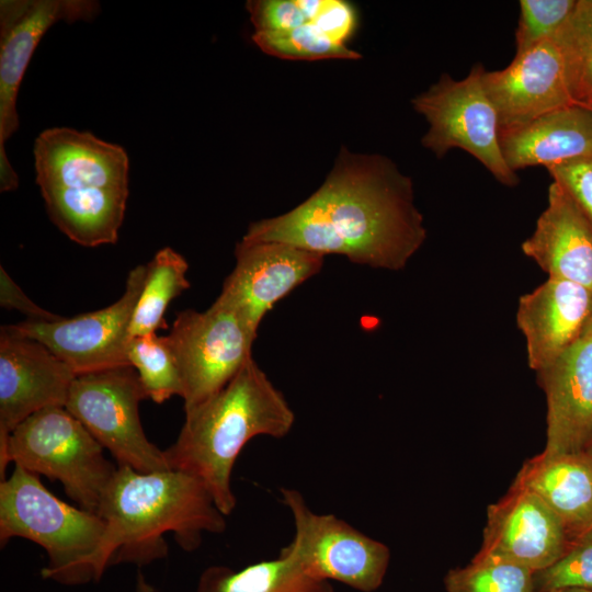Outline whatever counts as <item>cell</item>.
Wrapping results in <instances>:
<instances>
[{
  "mask_svg": "<svg viewBox=\"0 0 592 592\" xmlns=\"http://www.w3.org/2000/svg\"><path fill=\"white\" fill-rule=\"evenodd\" d=\"M549 592H592L590 590L580 589V588H563V589H557Z\"/></svg>",
  "mask_w": 592,
  "mask_h": 592,
  "instance_id": "cell-36",
  "label": "cell"
},
{
  "mask_svg": "<svg viewBox=\"0 0 592 592\" xmlns=\"http://www.w3.org/2000/svg\"><path fill=\"white\" fill-rule=\"evenodd\" d=\"M535 592L563 588L592 591V540L571 542L565 554L550 566L533 573Z\"/></svg>",
  "mask_w": 592,
  "mask_h": 592,
  "instance_id": "cell-30",
  "label": "cell"
},
{
  "mask_svg": "<svg viewBox=\"0 0 592 592\" xmlns=\"http://www.w3.org/2000/svg\"><path fill=\"white\" fill-rule=\"evenodd\" d=\"M554 39L563 57L573 103L592 107V0H578Z\"/></svg>",
  "mask_w": 592,
  "mask_h": 592,
  "instance_id": "cell-25",
  "label": "cell"
},
{
  "mask_svg": "<svg viewBox=\"0 0 592 592\" xmlns=\"http://www.w3.org/2000/svg\"><path fill=\"white\" fill-rule=\"evenodd\" d=\"M533 571L516 563L476 555L464 568L449 570L446 592H535Z\"/></svg>",
  "mask_w": 592,
  "mask_h": 592,
  "instance_id": "cell-27",
  "label": "cell"
},
{
  "mask_svg": "<svg viewBox=\"0 0 592 592\" xmlns=\"http://www.w3.org/2000/svg\"><path fill=\"white\" fill-rule=\"evenodd\" d=\"M246 9L258 33L283 32L308 23L297 0H251Z\"/></svg>",
  "mask_w": 592,
  "mask_h": 592,
  "instance_id": "cell-32",
  "label": "cell"
},
{
  "mask_svg": "<svg viewBox=\"0 0 592 592\" xmlns=\"http://www.w3.org/2000/svg\"><path fill=\"white\" fill-rule=\"evenodd\" d=\"M104 532L99 514L60 500L20 466L0 481L1 546L21 537L44 548V579L67 585L99 581L105 570L100 558Z\"/></svg>",
  "mask_w": 592,
  "mask_h": 592,
  "instance_id": "cell-4",
  "label": "cell"
},
{
  "mask_svg": "<svg viewBox=\"0 0 592 592\" xmlns=\"http://www.w3.org/2000/svg\"><path fill=\"white\" fill-rule=\"evenodd\" d=\"M588 456H590L592 458V437L590 439L589 443L587 444V446L584 447V451H583Z\"/></svg>",
  "mask_w": 592,
  "mask_h": 592,
  "instance_id": "cell-38",
  "label": "cell"
},
{
  "mask_svg": "<svg viewBox=\"0 0 592 592\" xmlns=\"http://www.w3.org/2000/svg\"><path fill=\"white\" fill-rule=\"evenodd\" d=\"M145 275L146 265L133 267L119 299L105 308L72 318L26 319L13 327L47 346L76 375L129 365V326Z\"/></svg>",
  "mask_w": 592,
  "mask_h": 592,
  "instance_id": "cell-11",
  "label": "cell"
},
{
  "mask_svg": "<svg viewBox=\"0 0 592 592\" xmlns=\"http://www.w3.org/2000/svg\"><path fill=\"white\" fill-rule=\"evenodd\" d=\"M33 152L41 193L57 189L128 190L125 149L89 132L47 128L35 139Z\"/></svg>",
  "mask_w": 592,
  "mask_h": 592,
  "instance_id": "cell-16",
  "label": "cell"
},
{
  "mask_svg": "<svg viewBox=\"0 0 592 592\" xmlns=\"http://www.w3.org/2000/svg\"><path fill=\"white\" fill-rule=\"evenodd\" d=\"M574 202L592 227V156L577 158L546 168Z\"/></svg>",
  "mask_w": 592,
  "mask_h": 592,
  "instance_id": "cell-31",
  "label": "cell"
},
{
  "mask_svg": "<svg viewBox=\"0 0 592 592\" xmlns=\"http://www.w3.org/2000/svg\"><path fill=\"white\" fill-rule=\"evenodd\" d=\"M521 248L548 277L592 291V227L557 183L549 185L547 207Z\"/></svg>",
  "mask_w": 592,
  "mask_h": 592,
  "instance_id": "cell-19",
  "label": "cell"
},
{
  "mask_svg": "<svg viewBox=\"0 0 592 592\" xmlns=\"http://www.w3.org/2000/svg\"><path fill=\"white\" fill-rule=\"evenodd\" d=\"M294 422L286 398L252 357L221 390L185 413L164 456L170 469L200 479L228 516L237 504L231 475L243 447L257 436L282 439Z\"/></svg>",
  "mask_w": 592,
  "mask_h": 592,
  "instance_id": "cell-3",
  "label": "cell"
},
{
  "mask_svg": "<svg viewBox=\"0 0 592 592\" xmlns=\"http://www.w3.org/2000/svg\"><path fill=\"white\" fill-rule=\"evenodd\" d=\"M578 0H521L515 56L554 38L573 13Z\"/></svg>",
  "mask_w": 592,
  "mask_h": 592,
  "instance_id": "cell-29",
  "label": "cell"
},
{
  "mask_svg": "<svg viewBox=\"0 0 592 592\" xmlns=\"http://www.w3.org/2000/svg\"><path fill=\"white\" fill-rule=\"evenodd\" d=\"M41 194L49 219L71 241L88 248L117 241L129 190L57 189Z\"/></svg>",
  "mask_w": 592,
  "mask_h": 592,
  "instance_id": "cell-22",
  "label": "cell"
},
{
  "mask_svg": "<svg viewBox=\"0 0 592 592\" xmlns=\"http://www.w3.org/2000/svg\"><path fill=\"white\" fill-rule=\"evenodd\" d=\"M513 483L536 493L562 521L570 540L592 524V458L584 452L527 459Z\"/></svg>",
  "mask_w": 592,
  "mask_h": 592,
  "instance_id": "cell-21",
  "label": "cell"
},
{
  "mask_svg": "<svg viewBox=\"0 0 592 592\" xmlns=\"http://www.w3.org/2000/svg\"><path fill=\"white\" fill-rule=\"evenodd\" d=\"M167 338L187 413L221 390L252 358L257 333L234 309L215 300L204 311H179Z\"/></svg>",
  "mask_w": 592,
  "mask_h": 592,
  "instance_id": "cell-9",
  "label": "cell"
},
{
  "mask_svg": "<svg viewBox=\"0 0 592 592\" xmlns=\"http://www.w3.org/2000/svg\"><path fill=\"white\" fill-rule=\"evenodd\" d=\"M309 23L337 44L346 45L355 32L357 14L355 8L343 0H322L317 15Z\"/></svg>",
  "mask_w": 592,
  "mask_h": 592,
  "instance_id": "cell-33",
  "label": "cell"
},
{
  "mask_svg": "<svg viewBox=\"0 0 592 592\" xmlns=\"http://www.w3.org/2000/svg\"><path fill=\"white\" fill-rule=\"evenodd\" d=\"M592 315V291L548 277L522 295L516 325L525 339L528 366L538 372L578 341Z\"/></svg>",
  "mask_w": 592,
  "mask_h": 592,
  "instance_id": "cell-17",
  "label": "cell"
},
{
  "mask_svg": "<svg viewBox=\"0 0 592 592\" xmlns=\"http://www.w3.org/2000/svg\"><path fill=\"white\" fill-rule=\"evenodd\" d=\"M537 373L547 401L545 452L580 453L592 437V333Z\"/></svg>",
  "mask_w": 592,
  "mask_h": 592,
  "instance_id": "cell-18",
  "label": "cell"
},
{
  "mask_svg": "<svg viewBox=\"0 0 592 592\" xmlns=\"http://www.w3.org/2000/svg\"><path fill=\"white\" fill-rule=\"evenodd\" d=\"M584 333H592V315H591V318H590V320H589V323H588V326H587V328H585Z\"/></svg>",
  "mask_w": 592,
  "mask_h": 592,
  "instance_id": "cell-39",
  "label": "cell"
},
{
  "mask_svg": "<svg viewBox=\"0 0 592 592\" xmlns=\"http://www.w3.org/2000/svg\"><path fill=\"white\" fill-rule=\"evenodd\" d=\"M146 398L137 372L124 365L77 375L65 407L117 466L141 473L167 470L164 451L148 440L140 422L139 405Z\"/></svg>",
  "mask_w": 592,
  "mask_h": 592,
  "instance_id": "cell-8",
  "label": "cell"
},
{
  "mask_svg": "<svg viewBox=\"0 0 592 592\" xmlns=\"http://www.w3.org/2000/svg\"><path fill=\"white\" fill-rule=\"evenodd\" d=\"M96 514L105 523L100 553L104 569L164 558L167 533L191 553L201 546L204 534H221L227 527V516L204 483L174 469L141 473L118 466Z\"/></svg>",
  "mask_w": 592,
  "mask_h": 592,
  "instance_id": "cell-2",
  "label": "cell"
},
{
  "mask_svg": "<svg viewBox=\"0 0 592 592\" xmlns=\"http://www.w3.org/2000/svg\"><path fill=\"white\" fill-rule=\"evenodd\" d=\"M101 11L94 0L0 1V190L14 191L19 177L11 166L5 141L19 128L16 98L34 50L56 23L90 22Z\"/></svg>",
  "mask_w": 592,
  "mask_h": 592,
  "instance_id": "cell-10",
  "label": "cell"
},
{
  "mask_svg": "<svg viewBox=\"0 0 592 592\" xmlns=\"http://www.w3.org/2000/svg\"><path fill=\"white\" fill-rule=\"evenodd\" d=\"M196 592H334L331 582L305 573L291 558L280 554L232 569L212 566L200 576Z\"/></svg>",
  "mask_w": 592,
  "mask_h": 592,
  "instance_id": "cell-23",
  "label": "cell"
},
{
  "mask_svg": "<svg viewBox=\"0 0 592 592\" xmlns=\"http://www.w3.org/2000/svg\"><path fill=\"white\" fill-rule=\"evenodd\" d=\"M576 540H592V524L591 526ZM574 542V540H573Z\"/></svg>",
  "mask_w": 592,
  "mask_h": 592,
  "instance_id": "cell-37",
  "label": "cell"
},
{
  "mask_svg": "<svg viewBox=\"0 0 592 592\" xmlns=\"http://www.w3.org/2000/svg\"><path fill=\"white\" fill-rule=\"evenodd\" d=\"M252 41L265 54L282 59L321 60L362 57L346 45L329 39L311 23L283 32H254Z\"/></svg>",
  "mask_w": 592,
  "mask_h": 592,
  "instance_id": "cell-28",
  "label": "cell"
},
{
  "mask_svg": "<svg viewBox=\"0 0 592 592\" xmlns=\"http://www.w3.org/2000/svg\"><path fill=\"white\" fill-rule=\"evenodd\" d=\"M294 536L280 554L291 558L308 576L337 581L360 592H374L383 583L389 548L334 514L312 511L296 489L282 488Z\"/></svg>",
  "mask_w": 592,
  "mask_h": 592,
  "instance_id": "cell-7",
  "label": "cell"
},
{
  "mask_svg": "<svg viewBox=\"0 0 592 592\" xmlns=\"http://www.w3.org/2000/svg\"><path fill=\"white\" fill-rule=\"evenodd\" d=\"M500 145L514 172L592 156V107L571 104L547 113L500 133Z\"/></svg>",
  "mask_w": 592,
  "mask_h": 592,
  "instance_id": "cell-20",
  "label": "cell"
},
{
  "mask_svg": "<svg viewBox=\"0 0 592 592\" xmlns=\"http://www.w3.org/2000/svg\"><path fill=\"white\" fill-rule=\"evenodd\" d=\"M127 361L153 402L162 403L173 396H182L178 365L167 335L153 333L130 338Z\"/></svg>",
  "mask_w": 592,
  "mask_h": 592,
  "instance_id": "cell-26",
  "label": "cell"
},
{
  "mask_svg": "<svg viewBox=\"0 0 592 592\" xmlns=\"http://www.w3.org/2000/svg\"><path fill=\"white\" fill-rule=\"evenodd\" d=\"M75 372L43 343L13 325L0 331V442L25 419L65 407Z\"/></svg>",
  "mask_w": 592,
  "mask_h": 592,
  "instance_id": "cell-13",
  "label": "cell"
},
{
  "mask_svg": "<svg viewBox=\"0 0 592 592\" xmlns=\"http://www.w3.org/2000/svg\"><path fill=\"white\" fill-rule=\"evenodd\" d=\"M281 241L353 263L402 270L426 239L411 178L379 153L341 147L323 183L285 214L251 223L242 237Z\"/></svg>",
  "mask_w": 592,
  "mask_h": 592,
  "instance_id": "cell-1",
  "label": "cell"
},
{
  "mask_svg": "<svg viewBox=\"0 0 592 592\" xmlns=\"http://www.w3.org/2000/svg\"><path fill=\"white\" fill-rule=\"evenodd\" d=\"M145 265L144 285L129 326L130 338L167 328L164 314L169 304L191 286L186 277L189 264L172 248L160 249Z\"/></svg>",
  "mask_w": 592,
  "mask_h": 592,
  "instance_id": "cell-24",
  "label": "cell"
},
{
  "mask_svg": "<svg viewBox=\"0 0 592 592\" xmlns=\"http://www.w3.org/2000/svg\"><path fill=\"white\" fill-rule=\"evenodd\" d=\"M138 591L139 592H153L152 588L148 585L141 577L138 580Z\"/></svg>",
  "mask_w": 592,
  "mask_h": 592,
  "instance_id": "cell-35",
  "label": "cell"
},
{
  "mask_svg": "<svg viewBox=\"0 0 592 592\" xmlns=\"http://www.w3.org/2000/svg\"><path fill=\"white\" fill-rule=\"evenodd\" d=\"M486 69L474 65L460 80L442 73L428 90L411 100L413 109L429 124L422 146L437 158L459 148L475 157L505 186H516L520 178L508 166L500 145V127L493 104L482 82Z\"/></svg>",
  "mask_w": 592,
  "mask_h": 592,
  "instance_id": "cell-6",
  "label": "cell"
},
{
  "mask_svg": "<svg viewBox=\"0 0 592 592\" xmlns=\"http://www.w3.org/2000/svg\"><path fill=\"white\" fill-rule=\"evenodd\" d=\"M485 91L498 115L500 133L574 104L561 50L554 38L514 56L501 70L485 71Z\"/></svg>",
  "mask_w": 592,
  "mask_h": 592,
  "instance_id": "cell-15",
  "label": "cell"
},
{
  "mask_svg": "<svg viewBox=\"0 0 592 592\" xmlns=\"http://www.w3.org/2000/svg\"><path fill=\"white\" fill-rule=\"evenodd\" d=\"M10 463L59 481L79 508L94 513L118 467L66 407L35 412L0 442L1 480Z\"/></svg>",
  "mask_w": 592,
  "mask_h": 592,
  "instance_id": "cell-5",
  "label": "cell"
},
{
  "mask_svg": "<svg viewBox=\"0 0 592 592\" xmlns=\"http://www.w3.org/2000/svg\"><path fill=\"white\" fill-rule=\"evenodd\" d=\"M571 540L560 517L531 490L512 483L489 505L477 555L525 567L533 572L559 559Z\"/></svg>",
  "mask_w": 592,
  "mask_h": 592,
  "instance_id": "cell-14",
  "label": "cell"
},
{
  "mask_svg": "<svg viewBox=\"0 0 592 592\" xmlns=\"http://www.w3.org/2000/svg\"><path fill=\"white\" fill-rule=\"evenodd\" d=\"M236 264L216 300L234 309L258 333L264 316L293 289L318 274L325 255L281 241L241 239Z\"/></svg>",
  "mask_w": 592,
  "mask_h": 592,
  "instance_id": "cell-12",
  "label": "cell"
},
{
  "mask_svg": "<svg viewBox=\"0 0 592 592\" xmlns=\"http://www.w3.org/2000/svg\"><path fill=\"white\" fill-rule=\"evenodd\" d=\"M0 305L7 309L18 310L31 320H56L60 318L30 299L2 266L0 267Z\"/></svg>",
  "mask_w": 592,
  "mask_h": 592,
  "instance_id": "cell-34",
  "label": "cell"
}]
</instances>
